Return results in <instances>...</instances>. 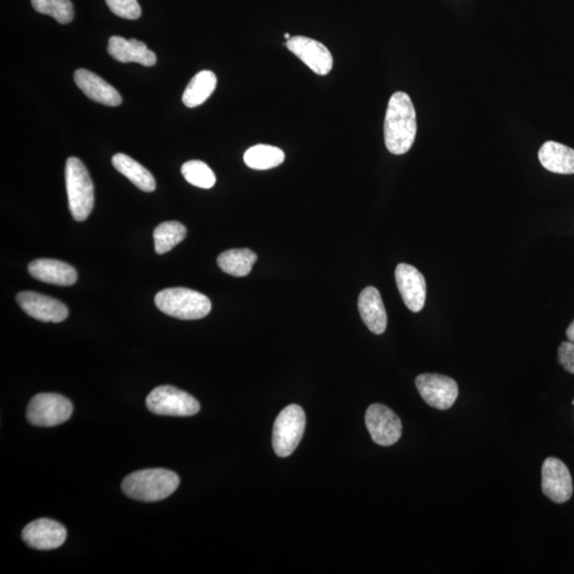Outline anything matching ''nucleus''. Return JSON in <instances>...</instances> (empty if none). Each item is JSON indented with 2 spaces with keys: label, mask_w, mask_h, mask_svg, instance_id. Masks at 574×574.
Returning a JSON list of instances; mask_svg holds the SVG:
<instances>
[{
  "label": "nucleus",
  "mask_w": 574,
  "mask_h": 574,
  "mask_svg": "<svg viewBox=\"0 0 574 574\" xmlns=\"http://www.w3.org/2000/svg\"><path fill=\"white\" fill-rule=\"evenodd\" d=\"M146 406L150 412L161 416L187 417L200 410L193 396L169 385L154 388L147 397Z\"/></svg>",
  "instance_id": "423d86ee"
},
{
  "label": "nucleus",
  "mask_w": 574,
  "mask_h": 574,
  "mask_svg": "<svg viewBox=\"0 0 574 574\" xmlns=\"http://www.w3.org/2000/svg\"><path fill=\"white\" fill-rule=\"evenodd\" d=\"M69 207L77 221H84L92 213L94 207V186L92 179L83 163L71 156L65 168Z\"/></svg>",
  "instance_id": "20e7f679"
},
{
  "label": "nucleus",
  "mask_w": 574,
  "mask_h": 574,
  "mask_svg": "<svg viewBox=\"0 0 574 574\" xmlns=\"http://www.w3.org/2000/svg\"><path fill=\"white\" fill-rule=\"evenodd\" d=\"M258 257L250 250H231L220 254L218 264L220 270L233 277H246L252 271Z\"/></svg>",
  "instance_id": "4be33fe9"
},
{
  "label": "nucleus",
  "mask_w": 574,
  "mask_h": 574,
  "mask_svg": "<svg viewBox=\"0 0 574 574\" xmlns=\"http://www.w3.org/2000/svg\"><path fill=\"white\" fill-rule=\"evenodd\" d=\"M395 277L404 304L409 311L420 312L425 306L427 296L425 277L414 266L406 263L397 266Z\"/></svg>",
  "instance_id": "ddd939ff"
},
{
  "label": "nucleus",
  "mask_w": 574,
  "mask_h": 574,
  "mask_svg": "<svg viewBox=\"0 0 574 574\" xmlns=\"http://www.w3.org/2000/svg\"><path fill=\"white\" fill-rule=\"evenodd\" d=\"M181 173L188 184L200 188H211L217 182L212 169L205 162L193 160L185 163Z\"/></svg>",
  "instance_id": "a878e982"
},
{
  "label": "nucleus",
  "mask_w": 574,
  "mask_h": 574,
  "mask_svg": "<svg viewBox=\"0 0 574 574\" xmlns=\"http://www.w3.org/2000/svg\"><path fill=\"white\" fill-rule=\"evenodd\" d=\"M540 165L547 171L560 175L574 174V149L554 141H547L538 153Z\"/></svg>",
  "instance_id": "6ab92c4d"
},
{
  "label": "nucleus",
  "mask_w": 574,
  "mask_h": 574,
  "mask_svg": "<svg viewBox=\"0 0 574 574\" xmlns=\"http://www.w3.org/2000/svg\"><path fill=\"white\" fill-rule=\"evenodd\" d=\"M108 52L116 61L122 63L135 62L144 67H154L156 62L154 52L149 50L146 44L134 38L126 40L122 37H110Z\"/></svg>",
  "instance_id": "a211bd4d"
},
{
  "label": "nucleus",
  "mask_w": 574,
  "mask_h": 574,
  "mask_svg": "<svg viewBox=\"0 0 574 574\" xmlns=\"http://www.w3.org/2000/svg\"><path fill=\"white\" fill-rule=\"evenodd\" d=\"M218 86V78L211 70H202L188 83L182 101L187 108H196L212 95Z\"/></svg>",
  "instance_id": "412c9836"
},
{
  "label": "nucleus",
  "mask_w": 574,
  "mask_h": 574,
  "mask_svg": "<svg viewBox=\"0 0 574 574\" xmlns=\"http://www.w3.org/2000/svg\"><path fill=\"white\" fill-rule=\"evenodd\" d=\"M73 404L58 394H38L32 398L27 408V420L37 427H56L70 419Z\"/></svg>",
  "instance_id": "0eeeda50"
},
{
  "label": "nucleus",
  "mask_w": 574,
  "mask_h": 574,
  "mask_svg": "<svg viewBox=\"0 0 574 574\" xmlns=\"http://www.w3.org/2000/svg\"><path fill=\"white\" fill-rule=\"evenodd\" d=\"M75 82L90 100L104 106L117 107L122 101V98L117 90L111 86L102 78L88 69H78L75 73Z\"/></svg>",
  "instance_id": "2eb2a0df"
},
{
  "label": "nucleus",
  "mask_w": 574,
  "mask_h": 574,
  "mask_svg": "<svg viewBox=\"0 0 574 574\" xmlns=\"http://www.w3.org/2000/svg\"><path fill=\"white\" fill-rule=\"evenodd\" d=\"M32 6L41 15L54 17L58 23L69 24L74 18L70 0H31Z\"/></svg>",
  "instance_id": "393cba45"
},
{
  "label": "nucleus",
  "mask_w": 574,
  "mask_h": 574,
  "mask_svg": "<svg viewBox=\"0 0 574 574\" xmlns=\"http://www.w3.org/2000/svg\"><path fill=\"white\" fill-rule=\"evenodd\" d=\"M113 166L125 175L140 190L152 193L155 190V180L152 173L127 154H117L112 159Z\"/></svg>",
  "instance_id": "aec40b11"
},
{
  "label": "nucleus",
  "mask_w": 574,
  "mask_h": 574,
  "mask_svg": "<svg viewBox=\"0 0 574 574\" xmlns=\"http://www.w3.org/2000/svg\"><path fill=\"white\" fill-rule=\"evenodd\" d=\"M284 37L286 38L287 41H289L292 37L290 34H284Z\"/></svg>",
  "instance_id": "c756f323"
},
{
  "label": "nucleus",
  "mask_w": 574,
  "mask_h": 574,
  "mask_svg": "<svg viewBox=\"0 0 574 574\" xmlns=\"http://www.w3.org/2000/svg\"><path fill=\"white\" fill-rule=\"evenodd\" d=\"M186 237V228L179 221H165L155 228L154 232V250L165 254L174 250Z\"/></svg>",
  "instance_id": "b1692460"
},
{
  "label": "nucleus",
  "mask_w": 574,
  "mask_h": 574,
  "mask_svg": "<svg viewBox=\"0 0 574 574\" xmlns=\"http://www.w3.org/2000/svg\"><path fill=\"white\" fill-rule=\"evenodd\" d=\"M180 484L177 473L167 469H144L129 474L122 481V489L128 497L143 502L165 500L175 492Z\"/></svg>",
  "instance_id": "f03ea898"
},
{
  "label": "nucleus",
  "mask_w": 574,
  "mask_h": 574,
  "mask_svg": "<svg viewBox=\"0 0 574 574\" xmlns=\"http://www.w3.org/2000/svg\"><path fill=\"white\" fill-rule=\"evenodd\" d=\"M358 312L367 328L377 335L384 334L388 327V314L381 293L374 286L363 290L358 297Z\"/></svg>",
  "instance_id": "dca6fc26"
},
{
  "label": "nucleus",
  "mask_w": 574,
  "mask_h": 574,
  "mask_svg": "<svg viewBox=\"0 0 574 574\" xmlns=\"http://www.w3.org/2000/svg\"><path fill=\"white\" fill-rule=\"evenodd\" d=\"M32 277L44 283L70 286L76 283L78 275L73 266L61 260L40 259L32 260L28 266Z\"/></svg>",
  "instance_id": "f3484780"
},
{
  "label": "nucleus",
  "mask_w": 574,
  "mask_h": 574,
  "mask_svg": "<svg viewBox=\"0 0 574 574\" xmlns=\"http://www.w3.org/2000/svg\"><path fill=\"white\" fill-rule=\"evenodd\" d=\"M558 362L566 371L574 375V343L564 342L558 347Z\"/></svg>",
  "instance_id": "cd10ccee"
},
{
  "label": "nucleus",
  "mask_w": 574,
  "mask_h": 574,
  "mask_svg": "<svg viewBox=\"0 0 574 574\" xmlns=\"http://www.w3.org/2000/svg\"><path fill=\"white\" fill-rule=\"evenodd\" d=\"M155 305L168 316L195 321L208 315L212 304L204 293L185 287H172L156 293Z\"/></svg>",
  "instance_id": "7ed1b4c3"
},
{
  "label": "nucleus",
  "mask_w": 574,
  "mask_h": 574,
  "mask_svg": "<svg viewBox=\"0 0 574 574\" xmlns=\"http://www.w3.org/2000/svg\"><path fill=\"white\" fill-rule=\"evenodd\" d=\"M416 111L409 96L397 92L390 97L384 121L385 145L390 154L409 152L416 139Z\"/></svg>",
  "instance_id": "f257e3e1"
},
{
  "label": "nucleus",
  "mask_w": 574,
  "mask_h": 574,
  "mask_svg": "<svg viewBox=\"0 0 574 574\" xmlns=\"http://www.w3.org/2000/svg\"><path fill=\"white\" fill-rule=\"evenodd\" d=\"M416 388L430 407L445 410L453 407L459 387L452 377L439 374H422L416 377Z\"/></svg>",
  "instance_id": "6e6552de"
},
{
  "label": "nucleus",
  "mask_w": 574,
  "mask_h": 574,
  "mask_svg": "<svg viewBox=\"0 0 574 574\" xmlns=\"http://www.w3.org/2000/svg\"><path fill=\"white\" fill-rule=\"evenodd\" d=\"M106 3L109 9L117 16L134 21L142 16L138 0H106Z\"/></svg>",
  "instance_id": "bb28decb"
},
{
  "label": "nucleus",
  "mask_w": 574,
  "mask_h": 574,
  "mask_svg": "<svg viewBox=\"0 0 574 574\" xmlns=\"http://www.w3.org/2000/svg\"><path fill=\"white\" fill-rule=\"evenodd\" d=\"M305 430V414L297 404L283 409L273 425L272 447L280 458H287L297 449Z\"/></svg>",
  "instance_id": "39448f33"
},
{
  "label": "nucleus",
  "mask_w": 574,
  "mask_h": 574,
  "mask_svg": "<svg viewBox=\"0 0 574 574\" xmlns=\"http://www.w3.org/2000/svg\"><path fill=\"white\" fill-rule=\"evenodd\" d=\"M285 154L282 149L271 145H256L247 150L244 161L248 167L257 171L275 168L282 165Z\"/></svg>",
  "instance_id": "5701e85b"
},
{
  "label": "nucleus",
  "mask_w": 574,
  "mask_h": 574,
  "mask_svg": "<svg viewBox=\"0 0 574 574\" xmlns=\"http://www.w3.org/2000/svg\"><path fill=\"white\" fill-rule=\"evenodd\" d=\"M16 303L26 314L43 323H62L69 317L67 305L36 292H18Z\"/></svg>",
  "instance_id": "f8f14e48"
},
{
  "label": "nucleus",
  "mask_w": 574,
  "mask_h": 574,
  "mask_svg": "<svg viewBox=\"0 0 574 574\" xmlns=\"http://www.w3.org/2000/svg\"><path fill=\"white\" fill-rule=\"evenodd\" d=\"M67 528L55 520L41 518L26 526L22 537L27 546L37 550H54L67 540Z\"/></svg>",
  "instance_id": "4468645a"
},
{
  "label": "nucleus",
  "mask_w": 574,
  "mask_h": 574,
  "mask_svg": "<svg viewBox=\"0 0 574 574\" xmlns=\"http://www.w3.org/2000/svg\"><path fill=\"white\" fill-rule=\"evenodd\" d=\"M566 335L569 337V342L574 343V321L570 324L569 329H567Z\"/></svg>",
  "instance_id": "c85d7f7f"
},
{
  "label": "nucleus",
  "mask_w": 574,
  "mask_h": 574,
  "mask_svg": "<svg viewBox=\"0 0 574 574\" xmlns=\"http://www.w3.org/2000/svg\"><path fill=\"white\" fill-rule=\"evenodd\" d=\"M365 422L377 445L393 446L401 439L402 423L399 417L383 404L370 406L365 415Z\"/></svg>",
  "instance_id": "1a4fd4ad"
},
{
  "label": "nucleus",
  "mask_w": 574,
  "mask_h": 574,
  "mask_svg": "<svg viewBox=\"0 0 574 574\" xmlns=\"http://www.w3.org/2000/svg\"><path fill=\"white\" fill-rule=\"evenodd\" d=\"M541 489L547 498L556 504H565L573 494L569 467L557 458H547L541 468Z\"/></svg>",
  "instance_id": "9d476101"
},
{
  "label": "nucleus",
  "mask_w": 574,
  "mask_h": 574,
  "mask_svg": "<svg viewBox=\"0 0 574 574\" xmlns=\"http://www.w3.org/2000/svg\"><path fill=\"white\" fill-rule=\"evenodd\" d=\"M286 48L315 74L325 76L334 69V57L324 44L306 37H293Z\"/></svg>",
  "instance_id": "9b49d317"
}]
</instances>
